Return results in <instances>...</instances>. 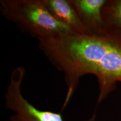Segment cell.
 I'll return each instance as SVG.
<instances>
[{"mask_svg": "<svg viewBox=\"0 0 121 121\" xmlns=\"http://www.w3.org/2000/svg\"><path fill=\"white\" fill-rule=\"evenodd\" d=\"M103 15L106 33L121 37V0L107 1Z\"/></svg>", "mask_w": 121, "mask_h": 121, "instance_id": "6", "label": "cell"}, {"mask_svg": "<svg viewBox=\"0 0 121 121\" xmlns=\"http://www.w3.org/2000/svg\"><path fill=\"white\" fill-rule=\"evenodd\" d=\"M120 82H121V81H120Z\"/></svg>", "mask_w": 121, "mask_h": 121, "instance_id": "7", "label": "cell"}, {"mask_svg": "<svg viewBox=\"0 0 121 121\" xmlns=\"http://www.w3.org/2000/svg\"><path fill=\"white\" fill-rule=\"evenodd\" d=\"M90 34L106 33L103 10L107 0H70Z\"/></svg>", "mask_w": 121, "mask_h": 121, "instance_id": "4", "label": "cell"}, {"mask_svg": "<svg viewBox=\"0 0 121 121\" xmlns=\"http://www.w3.org/2000/svg\"><path fill=\"white\" fill-rule=\"evenodd\" d=\"M0 11L7 20L38 40L75 34L54 17L43 0H1Z\"/></svg>", "mask_w": 121, "mask_h": 121, "instance_id": "2", "label": "cell"}, {"mask_svg": "<svg viewBox=\"0 0 121 121\" xmlns=\"http://www.w3.org/2000/svg\"><path fill=\"white\" fill-rule=\"evenodd\" d=\"M38 46L51 64L64 75L67 92L65 108L81 77L93 75L99 84L98 103L110 94L121 80V37L71 34L38 40Z\"/></svg>", "mask_w": 121, "mask_h": 121, "instance_id": "1", "label": "cell"}, {"mask_svg": "<svg viewBox=\"0 0 121 121\" xmlns=\"http://www.w3.org/2000/svg\"><path fill=\"white\" fill-rule=\"evenodd\" d=\"M25 74L22 67L15 69L10 75V81L4 95L5 106L15 112L9 118L10 121H64L60 113L37 109L24 97L22 84ZM96 114L84 121H95Z\"/></svg>", "mask_w": 121, "mask_h": 121, "instance_id": "3", "label": "cell"}, {"mask_svg": "<svg viewBox=\"0 0 121 121\" xmlns=\"http://www.w3.org/2000/svg\"><path fill=\"white\" fill-rule=\"evenodd\" d=\"M43 1L54 17L69 28L75 34H90L70 0Z\"/></svg>", "mask_w": 121, "mask_h": 121, "instance_id": "5", "label": "cell"}]
</instances>
